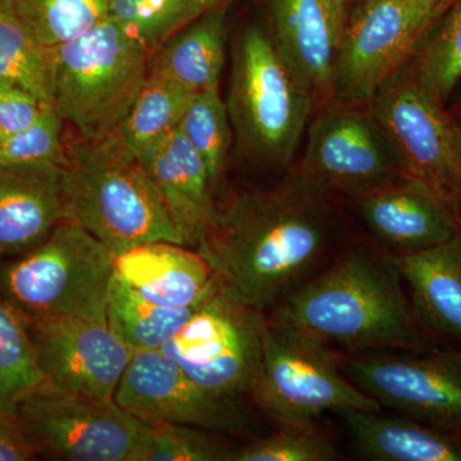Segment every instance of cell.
Returning <instances> with one entry per match:
<instances>
[{
    "instance_id": "obj_13",
    "label": "cell",
    "mask_w": 461,
    "mask_h": 461,
    "mask_svg": "<svg viewBox=\"0 0 461 461\" xmlns=\"http://www.w3.org/2000/svg\"><path fill=\"white\" fill-rule=\"evenodd\" d=\"M114 402L148 426L181 424L211 432L248 427L239 400L209 393L162 350L133 351Z\"/></svg>"
},
{
    "instance_id": "obj_21",
    "label": "cell",
    "mask_w": 461,
    "mask_h": 461,
    "mask_svg": "<svg viewBox=\"0 0 461 461\" xmlns=\"http://www.w3.org/2000/svg\"><path fill=\"white\" fill-rule=\"evenodd\" d=\"M430 330L461 342V229L436 247L390 256Z\"/></svg>"
},
{
    "instance_id": "obj_11",
    "label": "cell",
    "mask_w": 461,
    "mask_h": 461,
    "mask_svg": "<svg viewBox=\"0 0 461 461\" xmlns=\"http://www.w3.org/2000/svg\"><path fill=\"white\" fill-rule=\"evenodd\" d=\"M430 0H362L348 17L336 57L333 95L371 102L441 14Z\"/></svg>"
},
{
    "instance_id": "obj_25",
    "label": "cell",
    "mask_w": 461,
    "mask_h": 461,
    "mask_svg": "<svg viewBox=\"0 0 461 461\" xmlns=\"http://www.w3.org/2000/svg\"><path fill=\"white\" fill-rule=\"evenodd\" d=\"M194 94L159 76L148 74L118 135L139 157L171 135L180 124Z\"/></svg>"
},
{
    "instance_id": "obj_4",
    "label": "cell",
    "mask_w": 461,
    "mask_h": 461,
    "mask_svg": "<svg viewBox=\"0 0 461 461\" xmlns=\"http://www.w3.org/2000/svg\"><path fill=\"white\" fill-rule=\"evenodd\" d=\"M150 50L111 17L51 50L53 108L83 140L120 131L148 77Z\"/></svg>"
},
{
    "instance_id": "obj_20",
    "label": "cell",
    "mask_w": 461,
    "mask_h": 461,
    "mask_svg": "<svg viewBox=\"0 0 461 461\" xmlns=\"http://www.w3.org/2000/svg\"><path fill=\"white\" fill-rule=\"evenodd\" d=\"M114 277L149 302L177 309L198 304L218 285L214 269L199 250L168 241L118 254Z\"/></svg>"
},
{
    "instance_id": "obj_9",
    "label": "cell",
    "mask_w": 461,
    "mask_h": 461,
    "mask_svg": "<svg viewBox=\"0 0 461 461\" xmlns=\"http://www.w3.org/2000/svg\"><path fill=\"white\" fill-rule=\"evenodd\" d=\"M38 455L66 461H148L150 426L114 400L56 390L45 384L17 411Z\"/></svg>"
},
{
    "instance_id": "obj_34",
    "label": "cell",
    "mask_w": 461,
    "mask_h": 461,
    "mask_svg": "<svg viewBox=\"0 0 461 461\" xmlns=\"http://www.w3.org/2000/svg\"><path fill=\"white\" fill-rule=\"evenodd\" d=\"M148 461H232L230 448L211 430L181 424H151Z\"/></svg>"
},
{
    "instance_id": "obj_38",
    "label": "cell",
    "mask_w": 461,
    "mask_h": 461,
    "mask_svg": "<svg viewBox=\"0 0 461 461\" xmlns=\"http://www.w3.org/2000/svg\"><path fill=\"white\" fill-rule=\"evenodd\" d=\"M453 141L455 157L461 172V121L453 120Z\"/></svg>"
},
{
    "instance_id": "obj_14",
    "label": "cell",
    "mask_w": 461,
    "mask_h": 461,
    "mask_svg": "<svg viewBox=\"0 0 461 461\" xmlns=\"http://www.w3.org/2000/svg\"><path fill=\"white\" fill-rule=\"evenodd\" d=\"M27 324L45 384L66 393L114 400L133 350L108 323L48 318Z\"/></svg>"
},
{
    "instance_id": "obj_31",
    "label": "cell",
    "mask_w": 461,
    "mask_h": 461,
    "mask_svg": "<svg viewBox=\"0 0 461 461\" xmlns=\"http://www.w3.org/2000/svg\"><path fill=\"white\" fill-rule=\"evenodd\" d=\"M339 454L313 424L280 426L266 438L235 448L232 461H330Z\"/></svg>"
},
{
    "instance_id": "obj_28",
    "label": "cell",
    "mask_w": 461,
    "mask_h": 461,
    "mask_svg": "<svg viewBox=\"0 0 461 461\" xmlns=\"http://www.w3.org/2000/svg\"><path fill=\"white\" fill-rule=\"evenodd\" d=\"M0 78L23 86L53 107V56L0 8Z\"/></svg>"
},
{
    "instance_id": "obj_1",
    "label": "cell",
    "mask_w": 461,
    "mask_h": 461,
    "mask_svg": "<svg viewBox=\"0 0 461 461\" xmlns=\"http://www.w3.org/2000/svg\"><path fill=\"white\" fill-rule=\"evenodd\" d=\"M324 198L297 176L275 189L241 191L215 206L196 250L230 295L258 311L273 308L327 253L332 226Z\"/></svg>"
},
{
    "instance_id": "obj_41",
    "label": "cell",
    "mask_w": 461,
    "mask_h": 461,
    "mask_svg": "<svg viewBox=\"0 0 461 461\" xmlns=\"http://www.w3.org/2000/svg\"><path fill=\"white\" fill-rule=\"evenodd\" d=\"M460 224H461V218H460Z\"/></svg>"
},
{
    "instance_id": "obj_35",
    "label": "cell",
    "mask_w": 461,
    "mask_h": 461,
    "mask_svg": "<svg viewBox=\"0 0 461 461\" xmlns=\"http://www.w3.org/2000/svg\"><path fill=\"white\" fill-rule=\"evenodd\" d=\"M45 107L30 91L0 78V139L35 122Z\"/></svg>"
},
{
    "instance_id": "obj_33",
    "label": "cell",
    "mask_w": 461,
    "mask_h": 461,
    "mask_svg": "<svg viewBox=\"0 0 461 461\" xmlns=\"http://www.w3.org/2000/svg\"><path fill=\"white\" fill-rule=\"evenodd\" d=\"M62 118L48 105L35 122L16 133L0 139V165L54 163L66 166V144L62 139Z\"/></svg>"
},
{
    "instance_id": "obj_30",
    "label": "cell",
    "mask_w": 461,
    "mask_h": 461,
    "mask_svg": "<svg viewBox=\"0 0 461 461\" xmlns=\"http://www.w3.org/2000/svg\"><path fill=\"white\" fill-rule=\"evenodd\" d=\"M414 63L421 80L445 102L461 80V0L448 12Z\"/></svg>"
},
{
    "instance_id": "obj_12",
    "label": "cell",
    "mask_w": 461,
    "mask_h": 461,
    "mask_svg": "<svg viewBox=\"0 0 461 461\" xmlns=\"http://www.w3.org/2000/svg\"><path fill=\"white\" fill-rule=\"evenodd\" d=\"M297 177L314 190L357 198L402 177L390 141L371 111L333 108L312 123Z\"/></svg>"
},
{
    "instance_id": "obj_17",
    "label": "cell",
    "mask_w": 461,
    "mask_h": 461,
    "mask_svg": "<svg viewBox=\"0 0 461 461\" xmlns=\"http://www.w3.org/2000/svg\"><path fill=\"white\" fill-rule=\"evenodd\" d=\"M269 9L276 47L314 95L330 99L346 9L338 0H271Z\"/></svg>"
},
{
    "instance_id": "obj_39",
    "label": "cell",
    "mask_w": 461,
    "mask_h": 461,
    "mask_svg": "<svg viewBox=\"0 0 461 461\" xmlns=\"http://www.w3.org/2000/svg\"><path fill=\"white\" fill-rule=\"evenodd\" d=\"M338 2L346 9V12H348V7H355V5L362 2V0H338Z\"/></svg>"
},
{
    "instance_id": "obj_10",
    "label": "cell",
    "mask_w": 461,
    "mask_h": 461,
    "mask_svg": "<svg viewBox=\"0 0 461 461\" xmlns=\"http://www.w3.org/2000/svg\"><path fill=\"white\" fill-rule=\"evenodd\" d=\"M266 315L218 281L180 332L160 350L217 396L254 397L262 375Z\"/></svg>"
},
{
    "instance_id": "obj_37",
    "label": "cell",
    "mask_w": 461,
    "mask_h": 461,
    "mask_svg": "<svg viewBox=\"0 0 461 461\" xmlns=\"http://www.w3.org/2000/svg\"><path fill=\"white\" fill-rule=\"evenodd\" d=\"M222 3H226V0H189L186 8H185L184 14H182L178 30L189 25L191 21L195 20L196 17L204 14L208 9L213 8L218 5H222Z\"/></svg>"
},
{
    "instance_id": "obj_5",
    "label": "cell",
    "mask_w": 461,
    "mask_h": 461,
    "mask_svg": "<svg viewBox=\"0 0 461 461\" xmlns=\"http://www.w3.org/2000/svg\"><path fill=\"white\" fill-rule=\"evenodd\" d=\"M313 95L271 33L258 23L240 32L233 42L226 105L233 136L248 159L287 165L305 131Z\"/></svg>"
},
{
    "instance_id": "obj_23",
    "label": "cell",
    "mask_w": 461,
    "mask_h": 461,
    "mask_svg": "<svg viewBox=\"0 0 461 461\" xmlns=\"http://www.w3.org/2000/svg\"><path fill=\"white\" fill-rule=\"evenodd\" d=\"M359 453L375 461H461V442L445 430L381 411L341 412Z\"/></svg>"
},
{
    "instance_id": "obj_40",
    "label": "cell",
    "mask_w": 461,
    "mask_h": 461,
    "mask_svg": "<svg viewBox=\"0 0 461 461\" xmlns=\"http://www.w3.org/2000/svg\"><path fill=\"white\" fill-rule=\"evenodd\" d=\"M430 2L435 3V5H439V7L445 8L451 0H430Z\"/></svg>"
},
{
    "instance_id": "obj_18",
    "label": "cell",
    "mask_w": 461,
    "mask_h": 461,
    "mask_svg": "<svg viewBox=\"0 0 461 461\" xmlns=\"http://www.w3.org/2000/svg\"><path fill=\"white\" fill-rule=\"evenodd\" d=\"M357 200L364 222L393 254L436 247L461 229L459 218L444 203L405 176Z\"/></svg>"
},
{
    "instance_id": "obj_8",
    "label": "cell",
    "mask_w": 461,
    "mask_h": 461,
    "mask_svg": "<svg viewBox=\"0 0 461 461\" xmlns=\"http://www.w3.org/2000/svg\"><path fill=\"white\" fill-rule=\"evenodd\" d=\"M405 65L373 96L371 113L395 151L402 175L420 182L460 220L461 172L453 118L421 80L415 63Z\"/></svg>"
},
{
    "instance_id": "obj_24",
    "label": "cell",
    "mask_w": 461,
    "mask_h": 461,
    "mask_svg": "<svg viewBox=\"0 0 461 461\" xmlns=\"http://www.w3.org/2000/svg\"><path fill=\"white\" fill-rule=\"evenodd\" d=\"M168 308L149 302L114 277L109 291L107 323L133 351L160 350L189 321L202 303Z\"/></svg>"
},
{
    "instance_id": "obj_3",
    "label": "cell",
    "mask_w": 461,
    "mask_h": 461,
    "mask_svg": "<svg viewBox=\"0 0 461 461\" xmlns=\"http://www.w3.org/2000/svg\"><path fill=\"white\" fill-rule=\"evenodd\" d=\"M66 151L71 220L114 256L148 242L185 245L140 160L118 133L104 140L77 139Z\"/></svg>"
},
{
    "instance_id": "obj_27",
    "label": "cell",
    "mask_w": 461,
    "mask_h": 461,
    "mask_svg": "<svg viewBox=\"0 0 461 461\" xmlns=\"http://www.w3.org/2000/svg\"><path fill=\"white\" fill-rule=\"evenodd\" d=\"M44 384L27 321L0 296V411L17 414L21 402Z\"/></svg>"
},
{
    "instance_id": "obj_36",
    "label": "cell",
    "mask_w": 461,
    "mask_h": 461,
    "mask_svg": "<svg viewBox=\"0 0 461 461\" xmlns=\"http://www.w3.org/2000/svg\"><path fill=\"white\" fill-rule=\"evenodd\" d=\"M36 456L20 417L0 411V461H29Z\"/></svg>"
},
{
    "instance_id": "obj_26",
    "label": "cell",
    "mask_w": 461,
    "mask_h": 461,
    "mask_svg": "<svg viewBox=\"0 0 461 461\" xmlns=\"http://www.w3.org/2000/svg\"><path fill=\"white\" fill-rule=\"evenodd\" d=\"M42 47H59L108 17V0H0Z\"/></svg>"
},
{
    "instance_id": "obj_22",
    "label": "cell",
    "mask_w": 461,
    "mask_h": 461,
    "mask_svg": "<svg viewBox=\"0 0 461 461\" xmlns=\"http://www.w3.org/2000/svg\"><path fill=\"white\" fill-rule=\"evenodd\" d=\"M226 3L200 14L150 54L148 74L189 93L220 89L226 53Z\"/></svg>"
},
{
    "instance_id": "obj_6",
    "label": "cell",
    "mask_w": 461,
    "mask_h": 461,
    "mask_svg": "<svg viewBox=\"0 0 461 461\" xmlns=\"http://www.w3.org/2000/svg\"><path fill=\"white\" fill-rule=\"evenodd\" d=\"M115 256L72 220L0 269V296L27 321L80 318L107 323Z\"/></svg>"
},
{
    "instance_id": "obj_29",
    "label": "cell",
    "mask_w": 461,
    "mask_h": 461,
    "mask_svg": "<svg viewBox=\"0 0 461 461\" xmlns=\"http://www.w3.org/2000/svg\"><path fill=\"white\" fill-rule=\"evenodd\" d=\"M178 130L208 167L214 186L222 176L232 142V127L220 89L206 90L191 99Z\"/></svg>"
},
{
    "instance_id": "obj_32",
    "label": "cell",
    "mask_w": 461,
    "mask_h": 461,
    "mask_svg": "<svg viewBox=\"0 0 461 461\" xmlns=\"http://www.w3.org/2000/svg\"><path fill=\"white\" fill-rule=\"evenodd\" d=\"M189 0H108V16L153 53L177 32Z\"/></svg>"
},
{
    "instance_id": "obj_16",
    "label": "cell",
    "mask_w": 461,
    "mask_h": 461,
    "mask_svg": "<svg viewBox=\"0 0 461 461\" xmlns=\"http://www.w3.org/2000/svg\"><path fill=\"white\" fill-rule=\"evenodd\" d=\"M67 220L65 166L0 165V256H25Z\"/></svg>"
},
{
    "instance_id": "obj_15",
    "label": "cell",
    "mask_w": 461,
    "mask_h": 461,
    "mask_svg": "<svg viewBox=\"0 0 461 461\" xmlns=\"http://www.w3.org/2000/svg\"><path fill=\"white\" fill-rule=\"evenodd\" d=\"M346 377L379 405L442 430H461V371L432 357L357 355L342 364Z\"/></svg>"
},
{
    "instance_id": "obj_2",
    "label": "cell",
    "mask_w": 461,
    "mask_h": 461,
    "mask_svg": "<svg viewBox=\"0 0 461 461\" xmlns=\"http://www.w3.org/2000/svg\"><path fill=\"white\" fill-rule=\"evenodd\" d=\"M268 320L353 351L424 348L393 259L362 247L288 294Z\"/></svg>"
},
{
    "instance_id": "obj_7",
    "label": "cell",
    "mask_w": 461,
    "mask_h": 461,
    "mask_svg": "<svg viewBox=\"0 0 461 461\" xmlns=\"http://www.w3.org/2000/svg\"><path fill=\"white\" fill-rule=\"evenodd\" d=\"M278 426L313 424L326 411H381L339 369L329 346L266 317L262 375L253 397Z\"/></svg>"
},
{
    "instance_id": "obj_19",
    "label": "cell",
    "mask_w": 461,
    "mask_h": 461,
    "mask_svg": "<svg viewBox=\"0 0 461 461\" xmlns=\"http://www.w3.org/2000/svg\"><path fill=\"white\" fill-rule=\"evenodd\" d=\"M138 158L185 245L198 249L215 209V186L204 159L178 127Z\"/></svg>"
}]
</instances>
